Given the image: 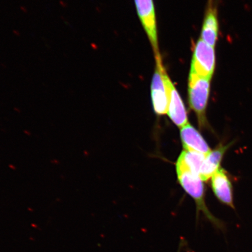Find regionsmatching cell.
I'll use <instances>...</instances> for the list:
<instances>
[{
  "label": "cell",
  "mask_w": 252,
  "mask_h": 252,
  "mask_svg": "<svg viewBox=\"0 0 252 252\" xmlns=\"http://www.w3.org/2000/svg\"><path fill=\"white\" fill-rule=\"evenodd\" d=\"M211 79L190 72L189 78V105L197 116L200 128L206 127V109L210 92Z\"/></svg>",
  "instance_id": "7a4b0ae2"
},
{
  "label": "cell",
  "mask_w": 252,
  "mask_h": 252,
  "mask_svg": "<svg viewBox=\"0 0 252 252\" xmlns=\"http://www.w3.org/2000/svg\"><path fill=\"white\" fill-rule=\"evenodd\" d=\"M176 172L182 188L193 198L196 204L197 216L198 213H202L214 227L224 232L226 229L225 223L213 216L207 207L203 181L199 175L192 171L181 156H179L176 163Z\"/></svg>",
  "instance_id": "6da1fadb"
},
{
  "label": "cell",
  "mask_w": 252,
  "mask_h": 252,
  "mask_svg": "<svg viewBox=\"0 0 252 252\" xmlns=\"http://www.w3.org/2000/svg\"><path fill=\"white\" fill-rule=\"evenodd\" d=\"M215 67L214 47L208 45L201 39L198 40L192 58L190 72L201 77L211 79Z\"/></svg>",
  "instance_id": "277c9868"
},
{
  "label": "cell",
  "mask_w": 252,
  "mask_h": 252,
  "mask_svg": "<svg viewBox=\"0 0 252 252\" xmlns=\"http://www.w3.org/2000/svg\"><path fill=\"white\" fill-rule=\"evenodd\" d=\"M166 83L169 94V105L167 114L176 126L181 128L188 124L187 110L180 95L168 74L166 75Z\"/></svg>",
  "instance_id": "8992f818"
},
{
  "label": "cell",
  "mask_w": 252,
  "mask_h": 252,
  "mask_svg": "<svg viewBox=\"0 0 252 252\" xmlns=\"http://www.w3.org/2000/svg\"><path fill=\"white\" fill-rule=\"evenodd\" d=\"M156 69L152 84H151V97L154 111L158 115L168 113L169 94L166 83V72L163 67L160 53L155 55Z\"/></svg>",
  "instance_id": "3957f363"
},
{
  "label": "cell",
  "mask_w": 252,
  "mask_h": 252,
  "mask_svg": "<svg viewBox=\"0 0 252 252\" xmlns=\"http://www.w3.org/2000/svg\"><path fill=\"white\" fill-rule=\"evenodd\" d=\"M212 187L214 194L220 202L235 209L232 185L224 169L220 168L212 176Z\"/></svg>",
  "instance_id": "52a82bcc"
},
{
  "label": "cell",
  "mask_w": 252,
  "mask_h": 252,
  "mask_svg": "<svg viewBox=\"0 0 252 252\" xmlns=\"http://www.w3.org/2000/svg\"><path fill=\"white\" fill-rule=\"evenodd\" d=\"M219 31L217 8L212 0H209L201 31V39L208 45L214 47L218 39Z\"/></svg>",
  "instance_id": "30bf717a"
},
{
  "label": "cell",
  "mask_w": 252,
  "mask_h": 252,
  "mask_svg": "<svg viewBox=\"0 0 252 252\" xmlns=\"http://www.w3.org/2000/svg\"><path fill=\"white\" fill-rule=\"evenodd\" d=\"M190 168L199 175L201 165L206 156L193 151H184L181 154ZM200 176V175H199Z\"/></svg>",
  "instance_id": "8fae6325"
},
{
  "label": "cell",
  "mask_w": 252,
  "mask_h": 252,
  "mask_svg": "<svg viewBox=\"0 0 252 252\" xmlns=\"http://www.w3.org/2000/svg\"><path fill=\"white\" fill-rule=\"evenodd\" d=\"M24 133H25V134H27V135H31V133H30V131H27V130H25V131H24Z\"/></svg>",
  "instance_id": "4fadbf2b"
},
{
  "label": "cell",
  "mask_w": 252,
  "mask_h": 252,
  "mask_svg": "<svg viewBox=\"0 0 252 252\" xmlns=\"http://www.w3.org/2000/svg\"><path fill=\"white\" fill-rule=\"evenodd\" d=\"M232 144L233 142L226 145L220 144L215 150L207 154L200 168L199 175L201 180L209 181L218 171L223 156Z\"/></svg>",
  "instance_id": "9c48e42d"
},
{
  "label": "cell",
  "mask_w": 252,
  "mask_h": 252,
  "mask_svg": "<svg viewBox=\"0 0 252 252\" xmlns=\"http://www.w3.org/2000/svg\"><path fill=\"white\" fill-rule=\"evenodd\" d=\"M181 137L186 151L203 154L205 156L212 151L202 135L189 123L181 128Z\"/></svg>",
  "instance_id": "ba28073f"
},
{
  "label": "cell",
  "mask_w": 252,
  "mask_h": 252,
  "mask_svg": "<svg viewBox=\"0 0 252 252\" xmlns=\"http://www.w3.org/2000/svg\"><path fill=\"white\" fill-rule=\"evenodd\" d=\"M9 168L11 169H13V170L16 169L15 166L14 165H9Z\"/></svg>",
  "instance_id": "7c38bea8"
},
{
  "label": "cell",
  "mask_w": 252,
  "mask_h": 252,
  "mask_svg": "<svg viewBox=\"0 0 252 252\" xmlns=\"http://www.w3.org/2000/svg\"><path fill=\"white\" fill-rule=\"evenodd\" d=\"M138 15L146 31L155 55L158 54L155 9L153 0H134Z\"/></svg>",
  "instance_id": "5b68a950"
},
{
  "label": "cell",
  "mask_w": 252,
  "mask_h": 252,
  "mask_svg": "<svg viewBox=\"0 0 252 252\" xmlns=\"http://www.w3.org/2000/svg\"><path fill=\"white\" fill-rule=\"evenodd\" d=\"M21 9H22V11H24V12H27V10H25V9H25V7H24V8L21 7Z\"/></svg>",
  "instance_id": "5bb4252c"
}]
</instances>
